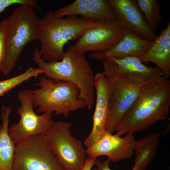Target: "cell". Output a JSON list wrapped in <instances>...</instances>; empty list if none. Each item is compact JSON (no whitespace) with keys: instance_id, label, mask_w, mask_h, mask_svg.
I'll return each instance as SVG.
<instances>
[{"instance_id":"obj_5","label":"cell","mask_w":170,"mask_h":170,"mask_svg":"<svg viewBox=\"0 0 170 170\" xmlns=\"http://www.w3.org/2000/svg\"><path fill=\"white\" fill-rule=\"evenodd\" d=\"M38 88L31 91V100L36 113L54 112V115L67 117L71 111L86 106L85 101L79 99L80 90L73 83L56 82L44 75L34 84Z\"/></svg>"},{"instance_id":"obj_24","label":"cell","mask_w":170,"mask_h":170,"mask_svg":"<svg viewBox=\"0 0 170 170\" xmlns=\"http://www.w3.org/2000/svg\"><path fill=\"white\" fill-rule=\"evenodd\" d=\"M97 158L94 157L88 156L81 170H92L93 166L95 164Z\"/></svg>"},{"instance_id":"obj_1","label":"cell","mask_w":170,"mask_h":170,"mask_svg":"<svg viewBox=\"0 0 170 170\" xmlns=\"http://www.w3.org/2000/svg\"><path fill=\"white\" fill-rule=\"evenodd\" d=\"M170 105V81L163 76L146 84L120 122L118 136L133 134L167 119Z\"/></svg>"},{"instance_id":"obj_8","label":"cell","mask_w":170,"mask_h":170,"mask_svg":"<svg viewBox=\"0 0 170 170\" xmlns=\"http://www.w3.org/2000/svg\"><path fill=\"white\" fill-rule=\"evenodd\" d=\"M45 135H31L15 144L12 170H64L49 148Z\"/></svg>"},{"instance_id":"obj_18","label":"cell","mask_w":170,"mask_h":170,"mask_svg":"<svg viewBox=\"0 0 170 170\" xmlns=\"http://www.w3.org/2000/svg\"><path fill=\"white\" fill-rule=\"evenodd\" d=\"M160 132L144 136L136 141L134 151L136 157L133 168L145 170L158 151Z\"/></svg>"},{"instance_id":"obj_22","label":"cell","mask_w":170,"mask_h":170,"mask_svg":"<svg viewBox=\"0 0 170 170\" xmlns=\"http://www.w3.org/2000/svg\"><path fill=\"white\" fill-rule=\"evenodd\" d=\"M5 19L0 22V72L1 64L4 53V38L5 31Z\"/></svg>"},{"instance_id":"obj_19","label":"cell","mask_w":170,"mask_h":170,"mask_svg":"<svg viewBox=\"0 0 170 170\" xmlns=\"http://www.w3.org/2000/svg\"><path fill=\"white\" fill-rule=\"evenodd\" d=\"M138 6L146 23L155 33L157 26L162 20L161 6L157 0H137Z\"/></svg>"},{"instance_id":"obj_11","label":"cell","mask_w":170,"mask_h":170,"mask_svg":"<svg viewBox=\"0 0 170 170\" xmlns=\"http://www.w3.org/2000/svg\"><path fill=\"white\" fill-rule=\"evenodd\" d=\"M114 79L106 77L101 72L94 75V84L96 105L93 116V127L84 144L87 148L99 139L106 132L105 126L108 112L109 97Z\"/></svg>"},{"instance_id":"obj_13","label":"cell","mask_w":170,"mask_h":170,"mask_svg":"<svg viewBox=\"0 0 170 170\" xmlns=\"http://www.w3.org/2000/svg\"><path fill=\"white\" fill-rule=\"evenodd\" d=\"M136 141L133 134L121 137L106 131L100 139L87 149L86 154L96 158L105 156L110 162H117L132 156Z\"/></svg>"},{"instance_id":"obj_3","label":"cell","mask_w":170,"mask_h":170,"mask_svg":"<svg viewBox=\"0 0 170 170\" xmlns=\"http://www.w3.org/2000/svg\"><path fill=\"white\" fill-rule=\"evenodd\" d=\"M98 22L79 17L76 15L60 17L53 12H48L38 19L39 55L44 61L52 59L61 60L65 52L64 47L69 41L78 40L89 28Z\"/></svg>"},{"instance_id":"obj_15","label":"cell","mask_w":170,"mask_h":170,"mask_svg":"<svg viewBox=\"0 0 170 170\" xmlns=\"http://www.w3.org/2000/svg\"><path fill=\"white\" fill-rule=\"evenodd\" d=\"M153 42L143 39L126 30L122 39L109 51L105 53L92 52L90 57L92 59L99 60L108 57L118 59L128 56L139 58L146 54Z\"/></svg>"},{"instance_id":"obj_17","label":"cell","mask_w":170,"mask_h":170,"mask_svg":"<svg viewBox=\"0 0 170 170\" xmlns=\"http://www.w3.org/2000/svg\"><path fill=\"white\" fill-rule=\"evenodd\" d=\"M1 111L3 122L0 125V170H12L15 144L8 132L12 109L10 106L3 105Z\"/></svg>"},{"instance_id":"obj_12","label":"cell","mask_w":170,"mask_h":170,"mask_svg":"<svg viewBox=\"0 0 170 170\" xmlns=\"http://www.w3.org/2000/svg\"><path fill=\"white\" fill-rule=\"evenodd\" d=\"M116 20L125 30L145 40L153 41L156 36L145 21L134 0H108Z\"/></svg>"},{"instance_id":"obj_14","label":"cell","mask_w":170,"mask_h":170,"mask_svg":"<svg viewBox=\"0 0 170 170\" xmlns=\"http://www.w3.org/2000/svg\"><path fill=\"white\" fill-rule=\"evenodd\" d=\"M100 60L104 69L101 73L110 79L123 75H142L153 79L163 76L162 70L157 66L152 67L146 66L135 57L121 59L108 57Z\"/></svg>"},{"instance_id":"obj_16","label":"cell","mask_w":170,"mask_h":170,"mask_svg":"<svg viewBox=\"0 0 170 170\" xmlns=\"http://www.w3.org/2000/svg\"><path fill=\"white\" fill-rule=\"evenodd\" d=\"M143 63H153L162 71L163 76L170 77V22L156 37L151 46L143 56L138 58Z\"/></svg>"},{"instance_id":"obj_6","label":"cell","mask_w":170,"mask_h":170,"mask_svg":"<svg viewBox=\"0 0 170 170\" xmlns=\"http://www.w3.org/2000/svg\"><path fill=\"white\" fill-rule=\"evenodd\" d=\"M72 124L54 122L45 135L50 150L64 170H81L87 158L82 143L71 134Z\"/></svg>"},{"instance_id":"obj_9","label":"cell","mask_w":170,"mask_h":170,"mask_svg":"<svg viewBox=\"0 0 170 170\" xmlns=\"http://www.w3.org/2000/svg\"><path fill=\"white\" fill-rule=\"evenodd\" d=\"M31 91L25 89L19 92L17 97L21 104L16 109L20 116L19 122L8 128L9 136L15 144L33 135H45L55 122L52 113L45 112L39 115L33 110Z\"/></svg>"},{"instance_id":"obj_4","label":"cell","mask_w":170,"mask_h":170,"mask_svg":"<svg viewBox=\"0 0 170 170\" xmlns=\"http://www.w3.org/2000/svg\"><path fill=\"white\" fill-rule=\"evenodd\" d=\"M38 20L34 9L20 5L5 19L4 53L1 72L7 75L15 67L25 46L39 40Z\"/></svg>"},{"instance_id":"obj_21","label":"cell","mask_w":170,"mask_h":170,"mask_svg":"<svg viewBox=\"0 0 170 170\" xmlns=\"http://www.w3.org/2000/svg\"><path fill=\"white\" fill-rule=\"evenodd\" d=\"M39 2L37 0H0V13L8 7L16 4L26 5L33 9H38Z\"/></svg>"},{"instance_id":"obj_23","label":"cell","mask_w":170,"mask_h":170,"mask_svg":"<svg viewBox=\"0 0 170 170\" xmlns=\"http://www.w3.org/2000/svg\"><path fill=\"white\" fill-rule=\"evenodd\" d=\"M110 162L108 159L102 162L97 159L95 164L96 167L92 170H111L110 167ZM131 170H135L133 168Z\"/></svg>"},{"instance_id":"obj_7","label":"cell","mask_w":170,"mask_h":170,"mask_svg":"<svg viewBox=\"0 0 170 170\" xmlns=\"http://www.w3.org/2000/svg\"><path fill=\"white\" fill-rule=\"evenodd\" d=\"M154 79L142 75H121L114 79L109 97L105 126L106 131L111 133L116 132L120 122L138 97L142 88Z\"/></svg>"},{"instance_id":"obj_10","label":"cell","mask_w":170,"mask_h":170,"mask_svg":"<svg viewBox=\"0 0 170 170\" xmlns=\"http://www.w3.org/2000/svg\"><path fill=\"white\" fill-rule=\"evenodd\" d=\"M126 31L117 20L98 22L68 49L81 55L89 51L106 52L120 42Z\"/></svg>"},{"instance_id":"obj_2","label":"cell","mask_w":170,"mask_h":170,"mask_svg":"<svg viewBox=\"0 0 170 170\" xmlns=\"http://www.w3.org/2000/svg\"><path fill=\"white\" fill-rule=\"evenodd\" d=\"M36 48L32 59L38 68L44 71L47 77L56 82L65 81L73 83L80 90L79 99L86 102L90 110L94 102L95 92L93 71L84 55L68 49L60 61L52 59L44 61Z\"/></svg>"},{"instance_id":"obj_20","label":"cell","mask_w":170,"mask_h":170,"mask_svg":"<svg viewBox=\"0 0 170 170\" xmlns=\"http://www.w3.org/2000/svg\"><path fill=\"white\" fill-rule=\"evenodd\" d=\"M44 72V70L38 67H30L20 74L8 79L0 81V97L24 82L40 74H43Z\"/></svg>"}]
</instances>
